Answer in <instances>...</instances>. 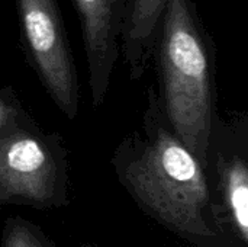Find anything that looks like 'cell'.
<instances>
[{
  "instance_id": "7a4b0ae2",
  "label": "cell",
  "mask_w": 248,
  "mask_h": 247,
  "mask_svg": "<svg viewBox=\"0 0 248 247\" xmlns=\"http://www.w3.org/2000/svg\"><path fill=\"white\" fill-rule=\"evenodd\" d=\"M153 60L155 96L173 132L208 166L217 111V48L195 0H169Z\"/></svg>"
},
{
  "instance_id": "ba28073f",
  "label": "cell",
  "mask_w": 248,
  "mask_h": 247,
  "mask_svg": "<svg viewBox=\"0 0 248 247\" xmlns=\"http://www.w3.org/2000/svg\"><path fill=\"white\" fill-rule=\"evenodd\" d=\"M32 118L10 86L0 87V134Z\"/></svg>"
},
{
  "instance_id": "8992f818",
  "label": "cell",
  "mask_w": 248,
  "mask_h": 247,
  "mask_svg": "<svg viewBox=\"0 0 248 247\" xmlns=\"http://www.w3.org/2000/svg\"><path fill=\"white\" fill-rule=\"evenodd\" d=\"M80 20L93 108L103 105L118 61L129 0H71Z\"/></svg>"
},
{
  "instance_id": "3957f363",
  "label": "cell",
  "mask_w": 248,
  "mask_h": 247,
  "mask_svg": "<svg viewBox=\"0 0 248 247\" xmlns=\"http://www.w3.org/2000/svg\"><path fill=\"white\" fill-rule=\"evenodd\" d=\"M67 150L33 118L0 134V202L45 207L64 198Z\"/></svg>"
},
{
  "instance_id": "277c9868",
  "label": "cell",
  "mask_w": 248,
  "mask_h": 247,
  "mask_svg": "<svg viewBox=\"0 0 248 247\" xmlns=\"http://www.w3.org/2000/svg\"><path fill=\"white\" fill-rule=\"evenodd\" d=\"M20 44L28 64L58 111L78 115L80 83L58 0H15Z\"/></svg>"
},
{
  "instance_id": "5b68a950",
  "label": "cell",
  "mask_w": 248,
  "mask_h": 247,
  "mask_svg": "<svg viewBox=\"0 0 248 247\" xmlns=\"http://www.w3.org/2000/svg\"><path fill=\"white\" fill-rule=\"evenodd\" d=\"M208 173L215 183L222 207L231 215L243 240L248 237V115H217L208 147Z\"/></svg>"
},
{
  "instance_id": "6da1fadb",
  "label": "cell",
  "mask_w": 248,
  "mask_h": 247,
  "mask_svg": "<svg viewBox=\"0 0 248 247\" xmlns=\"http://www.w3.org/2000/svg\"><path fill=\"white\" fill-rule=\"evenodd\" d=\"M112 165L132 198L164 226L193 240H212L214 197L205 163L167 124L154 86L141 124L118 144Z\"/></svg>"
},
{
  "instance_id": "52a82bcc",
  "label": "cell",
  "mask_w": 248,
  "mask_h": 247,
  "mask_svg": "<svg viewBox=\"0 0 248 247\" xmlns=\"http://www.w3.org/2000/svg\"><path fill=\"white\" fill-rule=\"evenodd\" d=\"M167 1L129 0L121 39V60L134 82L142 79L153 61V51Z\"/></svg>"
},
{
  "instance_id": "9c48e42d",
  "label": "cell",
  "mask_w": 248,
  "mask_h": 247,
  "mask_svg": "<svg viewBox=\"0 0 248 247\" xmlns=\"http://www.w3.org/2000/svg\"><path fill=\"white\" fill-rule=\"evenodd\" d=\"M4 247H45V245L31 230L15 226L6 234Z\"/></svg>"
}]
</instances>
